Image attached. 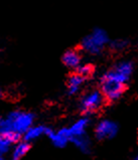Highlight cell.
Here are the masks:
<instances>
[{"label":"cell","mask_w":138,"mask_h":160,"mask_svg":"<svg viewBox=\"0 0 138 160\" xmlns=\"http://www.w3.org/2000/svg\"><path fill=\"white\" fill-rule=\"evenodd\" d=\"M84 78H82L80 75L76 74L72 75L70 78H69L68 81V88H69V94L70 95H74L76 94L78 91H79L81 85L84 82Z\"/></svg>","instance_id":"9c48e42d"},{"label":"cell","mask_w":138,"mask_h":160,"mask_svg":"<svg viewBox=\"0 0 138 160\" xmlns=\"http://www.w3.org/2000/svg\"><path fill=\"white\" fill-rule=\"evenodd\" d=\"M114 71L127 82L128 80H129V78L132 74L133 66L130 62H122L120 63H118Z\"/></svg>","instance_id":"ba28073f"},{"label":"cell","mask_w":138,"mask_h":160,"mask_svg":"<svg viewBox=\"0 0 138 160\" xmlns=\"http://www.w3.org/2000/svg\"><path fill=\"white\" fill-rule=\"evenodd\" d=\"M2 97H3V91L1 88H0V98H2Z\"/></svg>","instance_id":"ac0fdd59"},{"label":"cell","mask_w":138,"mask_h":160,"mask_svg":"<svg viewBox=\"0 0 138 160\" xmlns=\"http://www.w3.org/2000/svg\"><path fill=\"white\" fill-rule=\"evenodd\" d=\"M91 38L93 39V42L96 43L97 47H99L101 49L103 48V47L108 42V35L105 32L104 30L97 28L93 31V33L90 34Z\"/></svg>","instance_id":"30bf717a"},{"label":"cell","mask_w":138,"mask_h":160,"mask_svg":"<svg viewBox=\"0 0 138 160\" xmlns=\"http://www.w3.org/2000/svg\"><path fill=\"white\" fill-rule=\"evenodd\" d=\"M0 160H5V159L3 158V156H2V155H0Z\"/></svg>","instance_id":"d6986e66"},{"label":"cell","mask_w":138,"mask_h":160,"mask_svg":"<svg viewBox=\"0 0 138 160\" xmlns=\"http://www.w3.org/2000/svg\"><path fill=\"white\" fill-rule=\"evenodd\" d=\"M133 160H138V159H137V156H135V157H134V159H133Z\"/></svg>","instance_id":"ffe728a7"},{"label":"cell","mask_w":138,"mask_h":160,"mask_svg":"<svg viewBox=\"0 0 138 160\" xmlns=\"http://www.w3.org/2000/svg\"><path fill=\"white\" fill-rule=\"evenodd\" d=\"M9 147H10V143H9L4 137L0 136V155H2L3 153H6L8 151Z\"/></svg>","instance_id":"2e32d148"},{"label":"cell","mask_w":138,"mask_h":160,"mask_svg":"<svg viewBox=\"0 0 138 160\" xmlns=\"http://www.w3.org/2000/svg\"><path fill=\"white\" fill-rule=\"evenodd\" d=\"M118 132V126L116 123L110 120L101 121L96 128V137L99 140L111 139L116 136Z\"/></svg>","instance_id":"277c9868"},{"label":"cell","mask_w":138,"mask_h":160,"mask_svg":"<svg viewBox=\"0 0 138 160\" xmlns=\"http://www.w3.org/2000/svg\"><path fill=\"white\" fill-rule=\"evenodd\" d=\"M127 45V42H124V40H115L111 43V48L116 49V51H120V49H123Z\"/></svg>","instance_id":"e0dca14e"},{"label":"cell","mask_w":138,"mask_h":160,"mask_svg":"<svg viewBox=\"0 0 138 160\" xmlns=\"http://www.w3.org/2000/svg\"><path fill=\"white\" fill-rule=\"evenodd\" d=\"M104 97L99 91H93L87 94L81 101V109L85 114H91L102 106Z\"/></svg>","instance_id":"3957f363"},{"label":"cell","mask_w":138,"mask_h":160,"mask_svg":"<svg viewBox=\"0 0 138 160\" xmlns=\"http://www.w3.org/2000/svg\"><path fill=\"white\" fill-rule=\"evenodd\" d=\"M2 137H4L9 143H16L19 141V139L21 138V134L17 133V132H14V131H9L7 133L4 134Z\"/></svg>","instance_id":"9a60e30c"},{"label":"cell","mask_w":138,"mask_h":160,"mask_svg":"<svg viewBox=\"0 0 138 160\" xmlns=\"http://www.w3.org/2000/svg\"><path fill=\"white\" fill-rule=\"evenodd\" d=\"M33 114L20 111H13L7 116V120L10 122L12 131L19 134H24L29 129L33 122Z\"/></svg>","instance_id":"7a4b0ae2"},{"label":"cell","mask_w":138,"mask_h":160,"mask_svg":"<svg viewBox=\"0 0 138 160\" xmlns=\"http://www.w3.org/2000/svg\"><path fill=\"white\" fill-rule=\"evenodd\" d=\"M29 148H30V146L28 142H21L19 144H17L14 151L12 153V160H20L27 152H28Z\"/></svg>","instance_id":"4fadbf2b"},{"label":"cell","mask_w":138,"mask_h":160,"mask_svg":"<svg viewBox=\"0 0 138 160\" xmlns=\"http://www.w3.org/2000/svg\"><path fill=\"white\" fill-rule=\"evenodd\" d=\"M77 74L80 75L82 78L87 79L93 76L94 74V67L92 65H84V66H79L77 68Z\"/></svg>","instance_id":"5bb4252c"},{"label":"cell","mask_w":138,"mask_h":160,"mask_svg":"<svg viewBox=\"0 0 138 160\" xmlns=\"http://www.w3.org/2000/svg\"><path fill=\"white\" fill-rule=\"evenodd\" d=\"M71 141L74 142L76 146L79 149H81L83 152H89V150L91 148V143H90V140L87 136L84 135H81V136H74L71 138Z\"/></svg>","instance_id":"8fae6325"},{"label":"cell","mask_w":138,"mask_h":160,"mask_svg":"<svg viewBox=\"0 0 138 160\" xmlns=\"http://www.w3.org/2000/svg\"><path fill=\"white\" fill-rule=\"evenodd\" d=\"M49 137L52 140V142L54 145H56L57 147H65L69 141H71L72 135L70 133V130L67 129V128H63L58 132H54L52 131L49 134Z\"/></svg>","instance_id":"5b68a950"},{"label":"cell","mask_w":138,"mask_h":160,"mask_svg":"<svg viewBox=\"0 0 138 160\" xmlns=\"http://www.w3.org/2000/svg\"><path fill=\"white\" fill-rule=\"evenodd\" d=\"M45 127L43 126H35V127H30L24 133V140L25 141H31L36 138H38L39 136L44 134Z\"/></svg>","instance_id":"7c38bea8"},{"label":"cell","mask_w":138,"mask_h":160,"mask_svg":"<svg viewBox=\"0 0 138 160\" xmlns=\"http://www.w3.org/2000/svg\"><path fill=\"white\" fill-rule=\"evenodd\" d=\"M125 83L126 82L114 70L110 71L101 79V93L109 101H116L125 92Z\"/></svg>","instance_id":"6da1fadb"},{"label":"cell","mask_w":138,"mask_h":160,"mask_svg":"<svg viewBox=\"0 0 138 160\" xmlns=\"http://www.w3.org/2000/svg\"><path fill=\"white\" fill-rule=\"evenodd\" d=\"M62 61L65 63V66H67L68 68H77L80 66L81 56L76 49H69V51H67L64 53Z\"/></svg>","instance_id":"8992f818"},{"label":"cell","mask_w":138,"mask_h":160,"mask_svg":"<svg viewBox=\"0 0 138 160\" xmlns=\"http://www.w3.org/2000/svg\"><path fill=\"white\" fill-rule=\"evenodd\" d=\"M88 124H89V119L88 118H82V119H80V120H78L75 124L69 129L70 130V133H71L72 137L84 135Z\"/></svg>","instance_id":"52a82bcc"}]
</instances>
